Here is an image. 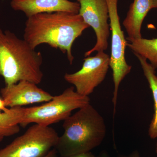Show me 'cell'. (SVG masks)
<instances>
[{"label": "cell", "mask_w": 157, "mask_h": 157, "mask_svg": "<svg viewBox=\"0 0 157 157\" xmlns=\"http://www.w3.org/2000/svg\"><path fill=\"white\" fill-rule=\"evenodd\" d=\"M118 157H140V155L138 151L137 150H135L130 154L127 155H121Z\"/></svg>", "instance_id": "18"}, {"label": "cell", "mask_w": 157, "mask_h": 157, "mask_svg": "<svg viewBox=\"0 0 157 157\" xmlns=\"http://www.w3.org/2000/svg\"><path fill=\"white\" fill-rule=\"evenodd\" d=\"M11 6L15 11H22L29 17L40 13L67 12L78 14V2L69 0H12Z\"/></svg>", "instance_id": "10"}, {"label": "cell", "mask_w": 157, "mask_h": 157, "mask_svg": "<svg viewBox=\"0 0 157 157\" xmlns=\"http://www.w3.org/2000/svg\"><path fill=\"white\" fill-rule=\"evenodd\" d=\"M94 157H110L108 152L106 151H102L97 156H95Z\"/></svg>", "instance_id": "19"}, {"label": "cell", "mask_w": 157, "mask_h": 157, "mask_svg": "<svg viewBox=\"0 0 157 157\" xmlns=\"http://www.w3.org/2000/svg\"><path fill=\"white\" fill-rule=\"evenodd\" d=\"M157 154V142L156 144V150H155Z\"/></svg>", "instance_id": "21"}, {"label": "cell", "mask_w": 157, "mask_h": 157, "mask_svg": "<svg viewBox=\"0 0 157 157\" xmlns=\"http://www.w3.org/2000/svg\"><path fill=\"white\" fill-rule=\"evenodd\" d=\"M90 103L89 97L78 94L74 86L68 88L43 105L25 108L20 126L25 127L30 124L35 123L49 126L52 124L64 121L72 114L73 110Z\"/></svg>", "instance_id": "4"}, {"label": "cell", "mask_w": 157, "mask_h": 157, "mask_svg": "<svg viewBox=\"0 0 157 157\" xmlns=\"http://www.w3.org/2000/svg\"><path fill=\"white\" fill-rule=\"evenodd\" d=\"M42 54L11 31L0 29V75L6 86L26 80L38 85L43 77Z\"/></svg>", "instance_id": "3"}, {"label": "cell", "mask_w": 157, "mask_h": 157, "mask_svg": "<svg viewBox=\"0 0 157 157\" xmlns=\"http://www.w3.org/2000/svg\"><path fill=\"white\" fill-rule=\"evenodd\" d=\"M106 1L109 10V26L112 33L109 66L112 70L114 83L112 102L114 106V113L120 85L124 78L130 73L132 67L127 63L125 57L128 42L121 27L119 16L118 14V0Z\"/></svg>", "instance_id": "6"}, {"label": "cell", "mask_w": 157, "mask_h": 157, "mask_svg": "<svg viewBox=\"0 0 157 157\" xmlns=\"http://www.w3.org/2000/svg\"><path fill=\"white\" fill-rule=\"evenodd\" d=\"M80 6L78 14L86 23L91 27L96 35L95 45L86 52L85 56H89L94 52H104L108 47L110 35L109 10L106 0H77Z\"/></svg>", "instance_id": "8"}, {"label": "cell", "mask_w": 157, "mask_h": 157, "mask_svg": "<svg viewBox=\"0 0 157 157\" xmlns=\"http://www.w3.org/2000/svg\"><path fill=\"white\" fill-rule=\"evenodd\" d=\"M43 157H61L59 156V155L57 152L56 150L54 148L50 151L47 155Z\"/></svg>", "instance_id": "17"}, {"label": "cell", "mask_w": 157, "mask_h": 157, "mask_svg": "<svg viewBox=\"0 0 157 157\" xmlns=\"http://www.w3.org/2000/svg\"><path fill=\"white\" fill-rule=\"evenodd\" d=\"M3 138H0V142H1V141H2V140H3Z\"/></svg>", "instance_id": "22"}, {"label": "cell", "mask_w": 157, "mask_h": 157, "mask_svg": "<svg viewBox=\"0 0 157 157\" xmlns=\"http://www.w3.org/2000/svg\"><path fill=\"white\" fill-rule=\"evenodd\" d=\"M152 9L150 0H134L129 8L123 25L128 37V41L142 38L141 26L149 11Z\"/></svg>", "instance_id": "11"}, {"label": "cell", "mask_w": 157, "mask_h": 157, "mask_svg": "<svg viewBox=\"0 0 157 157\" xmlns=\"http://www.w3.org/2000/svg\"><path fill=\"white\" fill-rule=\"evenodd\" d=\"M90 27L78 13H40L28 17L24 39L33 49L44 43L58 48L67 54L72 64L74 59L72 53L73 42Z\"/></svg>", "instance_id": "1"}, {"label": "cell", "mask_w": 157, "mask_h": 157, "mask_svg": "<svg viewBox=\"0 0 157 157\" xmlns=\"http://www.w3.org/2000/svg\"><path fill=\"white\" fill-rule=\"evenodd\" d=\"M25 108H10L7 112L0 113V138H4L17 134L23 119Z\"/></svg>", "instance_id": "12"}, {"label": "cell", "mask_w": 157, "mask_h": 157, "mask_svg": "<svg viewBox=\"0 0 157 157\" xmlns=\"http://www.w3.org/2000/svg\"><path fill=\"white\" fill-rule=\"evenodd\" d=\"M9 109L7 108L5 101H4L2 98H0V111L7 112V111H9Z\"/></svg>", "instance_id": "16"}, {"label": "cell", "mask_w": 157, "mask_h": 157, "mask_svg": "<svg viewBox=\"0 0 157 157\" xmlns=\"http://www.w3.org/2000/svg\"><path fill=\"white\" fill-rule=\"evenodd\" d=\"M63 127L54 147L61 157L90 152L101 145L107 133L104 118L90 103L66 118Z\"/></svg>", "instance_id": "2"}, {"label": "cell", "mask_w": 157, "mask_h": 157, "mask_svg": "<svg viewBox=\"0 0 157 157\" xmlns=\"http://www.w3.org/2000/svg\"><path fill=\"white\" fill-rule=\"evenodd\" d=\"M138 59L143 70L144 74L148 81L151 90L154 101V113L148 130V135L152 139L157 137V76L155 69L147 60L137 54H135Z\"/></svg>", "instance_id": "13"}, {"label": "cell", "mask_w": 157, "mask_h": 157, "mask_svg": "<svg viewBox=\"0 0 157 157\" xmlns=\"http://www.w3.org/2000/svg\"><path fill=\"white\" fill-rule=\"evenodd\" d=\"M110 56L99 52L94 56H88L80 70L76 73H66V81L73 84L76 92L89 97L106 78L110 66Z\"/></svg>", "instance_id": "7"}, {"label": "cell", "mask_w": 157, "mask_h": 157, "mask_svg": "<svg viewBox=\"0 0 157 157\" xmlns=\"http://www.w3.org/2000/svg\"><path fill=\"white\" fill-rule=\"evenodd\" d=\"M151 1L152 9H157V0H150Z\"/></svg>", "instance_id": "20"}, {"label": "cell", "mask_w": 157, "mask_h": 157, "mask_svg": "<svg viewBox=\"0 0 157 157\" xmlns=\"http://www.w3.org/2000/svg\"><path fill=\"white\" fill-rule=\"evenodd\" d=\"M127 46L134 54L143 57L150 62V64L157 68V38L146 39L144 38L129 40Z\"/></svg>", "instance_id": "14"}, {"label": "cell", "mask_w": 157, "mask_h": 157, "mask_svg": "<svg viewBox=\"0 0 157 157\" xmlns=\"http://www.w3.org/2000/svg\"><path fill=\"white\" fill-rule=\"evenodd\" d=\"M95 156V155L93 154L90 151L88 152L73 155L66 157H94Z\"/></svg>", "instance_id": "15"}, {"label": "cell", "mask_w": 157, "mask_h": 157, "mask_svg": "<svg viewBox=\"0 0 157 157\" xmlns=\"http://www.w3.org/2000/svg\"><path fill=\"white\" fill-rule=\"evenodd\" d=\"M0 92L6 106L10 108L48 102L53 97L37 84L26 80L6 86L1 89Z\"/></svg>", "instance_id": "9"}, {"label": "cell", "mask_w": 157, "mask_h": 157, "mask_svg": "<svg viewBox=\"0 0 157 157\" xmlns=\"http://www.w3.org/2000/svg\"><path fill=\"white\" fill-rule=\"evenodd\" d=\"M59 136L49 126L35 124L0 150V157H43L54 148Z\"/></svg>", "instance_id": "5"}]
</instances>
